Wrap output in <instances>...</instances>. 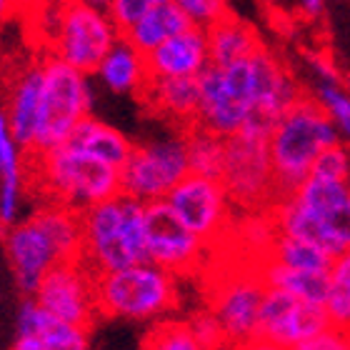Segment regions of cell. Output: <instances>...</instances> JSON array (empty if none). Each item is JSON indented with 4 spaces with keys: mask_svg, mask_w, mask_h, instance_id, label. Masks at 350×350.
Returning <instances> with one entry per match:
<instances>
[{
    "mask_svg": "<svg viewBox=\"0 0 350 350\" xmlns=\"http://www.w3.org/2000/svg\"><path fill=\"white\" fill-rule=\"evenodd\" d=\"M93 75H98V81L108 90L120 95L143 93L150 81L146 53H140L125 36H120V40L110 48Z\"/></svg>",
    "mask_w": 350,
    "mask_h": 350,
    "instance_id": "obj_21",
    "label": "cell"
},
{
    "mask_svg": "<svg viewBox=\"0 0 350 350\" xmlns=\"http://www.w3.org/2000/svg\"><path fill=\"white\" fill-rule=\"evenodd\" d=\"M300 8H303V13H308L310 18L323 13V8H325V0H300Z\"/></svg>",
    "mask_w": 350,
    "mask_h": 350,
    "instance_id": "obj_41",
    "label": "cell"
},
{
    "mask_svg": "<svg viewBox=\"0 0 350 350\" xmlns=\"http://www.w3.org/2000/svg\"><path fill=\"white\" fill-rule=\"evenodd\" d=\"M308 63H310V70H313V75L318 78V83H343L336 63H333L328 55L310 53V55H308Z\"/></svg>",
    "mask_w": 350,
    "mask_h": 350,
    "instance_id": "obj_37",
    "label": "cell"
},
{
    "mask_svg": "<svg viewBox=\"0 0 350 350\" xmlns=\"http://www.w3.org/2000/svg\"><path fill=\"white\" fill-rule=\"evenodd\" d=\"M68 146L78 148L83 153L93 155L98 161L108 163L113 168H123L125 161L131 158L133 153V143L125 138L123 133L113 128V125L103 123L95 116H88L78 128L73 131Z\"/></svg>",
    "mask_w": 350,
    "mask_h": 350,
    "instance_id": "obj_22",
    "label": "cell"
},
{
    "mask_svg": "<svg viewBox=\"0 0 350 350\" xmlns=\"http://www.w3.org/2000/svg\"><path fill=\"white\" fill-rule=\"evenodd\" d=\"M258 273H260L265 288H278L295 295L308 303H318L325 306L328 300V273H306V270H293L288 265H280L273 258L258 262Z\"/></svg>",
    "mask_w": 350,
    "mask_h": 350,
    "instance_id": "obj_25",
    "label": "cell"
},
{
    "mask_svg": "<svg viewBox=\"0 0 350 350\" xmlns=\"http://www.w3.org/2000/svg\"><path fill=\"white\" fill-rule=\"evenodd\" d=\"M43 60H38V63L21 68L13 81H10V85H8V120H10L13 135L28 153H33V148H36L40 105H43Z\"/></svg>",
    "mask_w": 350,
    "mask_h": 350,
    "instance_id": "obj_17",
    "label": "cell"
},
{
    "mask_svg": "<svg viewBox=\"0 0 350 350\" xmlns=\"http://www.w3.org/2000/svg\"><path fill=\"white\" fill-rule=\"evenodd\" d=\"M140 95L161 116L185 125V131L198 125V110H200L198 78H150Z\"/></svg>",
    "mask_w": 350,
    "mask_h": 350,
    "instance_id": "obj_20",
    "label": "cell"
},
{
    "mask_svg": "<svg viewBox=\"0 0 350 350\" xmlns=\"http://www.w3.org/2000/svg\"><path fill=\"white\" fill-rule=\"evenodd\" d=\"M23 0H0V28L5 25L10 18L18 15V8H21Z\"/></svg>",
    "mask_w": 350,
    "mask_h": 350,
    "instance_id": "obj_40",
    "label": "cell"
},
{
    "mask_svg": "<svg viewBox=\"0 0 350 350\" xmlns=\"http://www.w3.org/2000/svg\"><path fill=\"white\" fill-rule=\"evenodd\" d=\"M268 258L293 270H306V273H330L333 260H336V256H330L328 250L315 245V243L280 233H278Z\"/></svg>",
    "mask_w": 350,
    "mask_h": 350,
    "instance_id": "obj_26",
    "label": "cell"
},
{
    "mask_svg": "<svg viewBox=\"0 0 350 350\" xmlns=\"http://www.w3.org/2000/svg\"><path fill=\"white\" fill-rule=\"evenodd\" d=\"M15 328L21 336H38L45 350H88V328L51 315L33 295L23 298Z\"/></svg>",
    "mask_w": 350,
    "mask_h": 350,
    "instance_id": "obj_19",
    "label": "cell"
},
{
    "mask_svg": "<svg viewBox=\"0 0 350 350\" xmlns=\"http://www.w3.org/2000/svg\"><path fill=\"white\" fill-rule=\"evenodd\" d=\"M315 100L328 113L333 125L340 133V140L350 146V90L343 83H318L315 85Z\"/></svg>",
    "mask_w": 350,
    "mask_h": 350,
    "instance_id": "obj_30",
    "label": "cell"
},
{
    "mask_svg": "<svg viewBox=\"0 0 350 350\" xmlns=\"http://www.w3.org/2000/svg\"><path fill=\"white\" fill-rule=\"evenodd\" d=\"M345 336H348V350H350V330H345Z\"/></svg>",
    "mask_w": 350,
    "mask_h": 350,
    "instance_id": "obj_42",
    "label": "cell"
},
{
    "mask_svg": "<svg viewBox=\"0 0 350 350\" xmlns=\"http://www.w3.org/2000/svg\"><path fill=\"white\" fill-rule=\"evenodd\" d=\"M230 350H233V348H230Z\"/></svg>",
    "mask_w": 350,
    "mask_h": 350,
    "instance_id": "obj_44",
    "label": "cell"
},
{
    "mask_svg": "<svg viewBox=\"0 0 350 350\" xmlns=\"http://www.w3.org/2000/svg\"><path fill=\"white\" fill-rule=\"evenodd\" d=\"M150 78H198L211 66L208 30L190 25L146 55Z\"/></svg>",
    "mask_w": 350,
    "mask_h": 350,
    "instance_id": "obj_16",
    "label": "cell"
},
{
    "mask_svg": "<svg viewBox=\"0 0 350 350\" xmlns=\"http://www.w3.org/2000/svg\"><path fill=\"white\" fill-rule=\"evenodd\" d=\"M146 238L148 260L158 262L175 275L196 273L208 250V243L183 226L168 200L146 203Z\"/></svg>",
    "mask_w": 350,
    "mask_h": 350,
    "instance_id": "obj_12",
    "label": "cell"
},
{
    "mask_svg": "<svg viewBox=\"0 0 350 350\" xmlns=\"http://www.w3.org/2000/svg\"><path fill=\"white\" fill-rule=\"evenodd\" d=\"M330 323L328 308L318 303H308L278 288H265L258 321V336L268 338L273 343L291 350L308 338L328 330Z\"/></svg>",
    "mask_w": 350,
    "mask_h": 350,
    "instance_id": "obj_13",
    "label": "cell"
},
{
    "mask_svg": "<svg viewBox=\"0 0 350 350\" xmlns=\"http://www.w3.org/2000/svg\"><path fill=\"white\" fill-rule=\"evenodd\" d=\"M291 350H348V336L343 328L330 325L328 330H323L318 336L308 338L303 343L293 345Z\"/></svg>",
    "mask_w": 350,
    "mask_h": 350,
    "instance_id": "obj_36",
    "label": "cell"
},
{
    "mask_svg": "<svg viewBox=\"0 0 350 350\" xmlns=\"http://www.w3.org/2000/svg\"><path fill=\"white\" fill-rule=\"evenodd\" d=\"M208 48H211L213 66L226 68L238 63V60L250 58L256 51H260L262 43L248 23L238 21L233 15H226L220 23L208 28Z\"/></svg>",
    "mask_w": 350,
    "mask_h": 350,
    "instance_id": "obj_23",
    "label": "cell"
},
{
    "mask_svg": "<svg viewBox=\"0 0 350 350\" xmlns=\"http://www.w3.org/2000/svg\"><path fill=\"white\" fill-rule=\"evenodd\" d=\"M98 313L123 321L158 323L178 308L175 273L153 260L100 273L95 280Z\"/></svg>",
    "mask_w": 350,
    "mask_h": 350,
    "instance_id": "obj_4",
    "label": "cell"
},
{
    "mask_svg": "<svg viewBox=\"0 0 350 350\" xmlns=\"http://www.w3.org/2000/svg\"><path fill=\"white\" fill-rule=\"evenodd\" d=\"M190 28L188 15L183 13L178 3H155L143 18H140L131 30H125L123 36L131 40L140 53H150L173 36Z\"/></svg>",
    "mask_w": 350,
    "mask_h": 350,
    "instance_id": "obj_24",
    "label": "cell"
},
{
    "mask_svg": "<svg viewBox=\"0 0 350 350\" xmlns=\"http://www.w3.org/2000/svg\"><path fill=\"white\" fill-rule=\"evenodd\" d=\"M178 8L188 15L190 25L196 28H213L215 23H220L228 13V0H175Z\"/></svg>",
    "mask_w": 350,
    "mask_h": 350,
    "instance_id": "obj_33",
    "label": "cell"
},
{
    "mask_svg": "<svg viewBox=\"0 0 350 350\" xmlns=\"http://www.w3.org/2000/svg\"><path fill=\"white\" fill-rule=\"evenodd\" d=\"M165 200L175 215L180 218L183 226L190 228L208 245L228 235L235 203L230 200L226 185L218 178L188 173L170 190Z\"/></svg>",
    "mask_w": 350,
    "mask_h": 350,
    "instance_id": "obj_9",
    "label": "cell"
},
{
    "mask_svg": "<svg viewBox=\"0 0 350 350\" xmlns=\"http://www.w3.org/2000/svg\"><path fill=\"white\" fill-rule=\"evenodd\" d=\"M188 325H190V330H193V336L200 340V345H203L205 350H230L226 330H223L218 315L213 313L211 308L198 310V313L190 315Z\"/></svg>",
    "mask_w": 350,
    "mask_h": 350,
    "instance_id": "obj_32",
    "label": "cell"
},
{
    "mask_svg": "<svg viewBox=\"0 0 350 350\" xmlns=\"http://www.w3.org/2000/svg\"><path fill=\"white\" fill-rule=\"evenodd\" d=\"M233 350H288V348H283V345L273 343V340H268V338L256 336L253 340H248V343L238 345V348H233Z\"/></svg>",
    "mask_w": 350,
    "mask_h": 350,
    "instance_id": "obj_38",
    "label": "cell"
},
{
    "mask_svg": "<svg viewBox=\"0 0 350 350\" xmlns=\"http://www.w3.org/2000/svg\"><path fill=\"white\" fill-rule=\"evenodd\" d=\"M155 3H175V0H155Z\"/></svg>",
    "mask_w": 350,
    "mask_h": 350,
    "instance_id": "obj_43",
    "label": "cell"
},
{
    "mask_svg": "<svg viewBox=\"0 0 350 350\" xmlns=\"http://www.w3.org/2000/svg\"><path fill=\"white\" fill-rule=\"evenodd\" d=\"M28 150L13 135L8 113L0 110V226L8 228L21 220Z\"/></svg>",
    "mask_w": 350,
    "mask_h": 350,
    "instance_id": "obj_18",
    "label": "cell"
},
{
    "mask_svg": "<svg viewBox=\"0 0 350 350\" xmlns=\"http://www.w3.org/2000/svg\"><path fill=\"white\" fill-rule=\"evenodd\" d=\"M3 248H5L8 265L13 270L15 283L23 295H36L43 278L58 262H63L53 238L38 223L36 215H28L8 226L3 233Z\"/></svg>",
    "mask_w": 350,
    "mask_h": 350,
    "instance_id": "obj_14",
    "label": "cell"
},
{
    "mask_svg": "<svg viewBox=\"0 0 350 350\" xmlns=\"http://www.w3.org/2000/svg\"><path fill=\"white\" fill-rule=\"evenodd\" d=\"M43 73L40 123H38L36 148L30 155L66 146L75 128L88 116H93V85L88 81V73L68 66L55 55L43 58Z\"/></svg>",
    "mask_w": 350,
    "mask_h": 350,
    "instance_id": "obj_6",
    "label": "cell"
},
{
    "mask_svg": "<svg viewBox=\"0 0 350 350\" xmlns=\"http://www.w3.org/2000/svg\"><path fill=\"white\" fill-rule=\"evenodd\" d=\"M10 350H45V345L38 336H21V333H18Z\"/></svg>",
    "mask_w": 350,
    "mask_h": 350,
    "instance_id": "obj_39",
    "label": "cell"
},
{
    "mask_svg": "<svg viewBox=\"0 0 350 350\" xmlns=\"http://www.w3.org/2000/svg\"><path fill=\"white\" fill-rule=\"evenodd\" d=\"M340 143V133L315 98H300L270 133V158L278 200L295 196L310 178L318 155Z\"/></svg>",
    "mask_w": 350,
    "mask_h": 350,
    "instance_id": "obj_1",
    "label": "cell"
},
{
    "mask_svg": "<svg viewBox=\"0 0 350 350\" xmlns=\"http://www.w3.org/2000/svg\"><path fill=\"white\" fill-rule=\"evenodd\" d=\"M120 36L123 33L118 30L108 10L90 5L85 0H66L55 15L51 55L93 75Z\"/></svg>",
    "mask_w": 350,
    "mask_h": 350,
    "instance_id": "obj_7",
    "label": "cell"
},
{
    "mask_svg": "<svg viewBox=\"0 0 350 350\" xmlns=\"http://www.w3.org/2000/svg\"><path fill=\"white\" fill-rule=\"evenodd\" d=\"M83 260L95 275L148 260L146 203L116 196L83 213Z\"/></svg>",
    "mask_w": 350,
    "mask_h": 350,
    "instance_id": "obj_2",
    "label": "cell"
},
{
    "mask_svg": "<svg viewBox=\"0 0 350 350\" xmlns=\"http://www.w3.org/2000/svg\"><path fill=\"white\" fill-rule=\"evenodd\" d=\"M185 146H188L190 173L205 175V178H223L226 168V138L205 131L200 125H193L185 131Z\"/></svg>",
    "mask_w": 350,
    "mask_h": 350,
    "instance_id": "obj_27",
    "label": "cell"
},
{
    "mask_svg": "<svg viewBox=\"0 0 350 350\" xmlns=\"http://www.w3.org/2000/svg\"><path fill=\"white\" fill-rule=\"evenodd\" d=\"M275 123L250 116L245 128L226 138V168L223 185L235 205L245 211H270L278 203L270 133Z\"/></svg>",
    "mask_w": 350,
    "mask_h": 350,
    "instance_id": "obj_5",
    "label": "cell"
},
{
    "mask_svg": "<svg viewBox=\"0 0 350 350\" xmlns=\"http://www.w3.org/2000/svg\"><path fill=\"white\" fill-rule=\"evenodd\" d=\"M262 295L265 283L258 273V265L253 270L223 275L208 295V308L218 315L230 348H238L258 336Z\"/></svg>",
    "mask_w": 350,
    "mask_h": 350,
    "instance_id": "obj_11",
    "label": "cell"
},
{
    "mask_svg": "<svg viewBox=\"0 0 350 350\" xmlns=\"http://www.w3.org/2000/svg\"><path fill=\"white\" fill-rule=\"evenodd\" d=\"M328 308L330 323L336 328L350 330V248L336 256L328 273Z\"/></svg>",
    "mask_w": 350,
    "mask_h": 350,
    "instance_id": "obj_28",
    "label": "cell"
},
{
    "mask_svg": "<svg viewBox=\"0 0 350 350\" xmlns=\"http://www.w3.org/2000/svg\"><path fill=\"white\" fill-rule=\"evenodd\" d=\"M190 173L188 146L183 138H165L133 148L131 158L120 168L123 196L140 203L165 200L170 190Z\"/></svg>",
    "mask_w": 350,
    "mask_h": 350,
    "instance_id": "obj_8",
    "label": "cell"
},
{
    "mask_svg": "<svg viewBox=\"0 0 350 350\" xmlns=\"http://www.w3.org/2000/svg\"><path fill=\"white\" fill-rule=\"evenodd\" d=\"M143 350H205L200 345L193 330H190L188 321H170L163 318L148 330L146 340H143Z\"/></svg>",
    "mask_w": 350,
    "mask_h": 350,
    "instance_id": "obj_29",
    "label": "cell"
},
{
    "mask_svg": "<svg viewBox=\"0 0 350 350\" xmlns=\"http://www.w3.org/2000/svg\"><path fill=\"white\" fill-rule=\"evenodd\" d=\"M98 275L85 260H66L43 278L33 298L51 315L73 325L90 328L98 313V295H95Z\"/></svg>",
    "mask_w": 350,
    "mask_h": 350,
    "instance_id": "obj_10",
    "label": "cell"
},
{
    "mask_svg": "<svg viewBox=\"0 0 350 350\" xmlns=\"http://www.w3.org/2000/svg\"><path fill=\"white\" fill-rule=\"evenodd\" d=\"M315 218L321 220L328 250L333 256H340L343 250L350 248V196L343 198L340 203L330 205L328 211H323Z\"/></svg>",
    "mask_w": 350,
    "mask_h": 350,
    "instance_id": "obj_31",
    "label": "cell"
},
{
    "mask_svg": "<svg viewBox=\"0 0 350 350\" xmlns=\"http://www.w3.org/2000/svg\"><path fill=\"white\" fill-rule=\"evenodd\" d=\"M33 168L45 200L63 203L81 213L123 193L120 168H113L68 143L45 153H36Z\"/></svg>",
    "mask_w": 350,
    "mask_h": 350,
    "instance_id": "obj_3",
    "label": "cell"
},
{
    "mask_svg": "<svg viewBox=\"0 0 350 350\" xmlns=\"http://www.w3.org/2000/svg\"><path fill=\"white\" fill-rule=\"evenodd\" d=\"M200 81V110H198V125L205 131L215 133L220 138H230L241 133L248 123L250 108L238 95L226 85L223 68L208 66L203 73L198 75Z\"/></svg>",
    "mask_w": 350,
    "mask_h": 350,
    "instance_id": "obj_15",
    "label": "cell"
},
{
    "mask_svg": "<svg viewBox=\"0 0 350 350\" xmlns=\"http://www.w3.org/2000/svg\"><path fill=\"white\" fill-rule=\"evenodd\" d=\"M155 5V0H108V15L120 33L131 30L143 15Z\"/></svg>",
    "mask_w": 350,
    "mask_h": 350,
    "instance_id": "obj_35",
    "label": "cell"
},
{
    "mask_svg": "<svg viewBox=\"0 0 350 350\" xmlns=\"http://www.w3.org/2000/svg\"><path fill=\"white\" fill-rule=\"evenodd\" d=\"M310 175H325V178H336V180H350V150L343 140L336 146L325 148L313 165Z\"/></svg>",
    "mask_w": 350,
    "mask_h": 350,
    "instance_id": "obj_34",
    "label": "cell"
}]
</instances>
